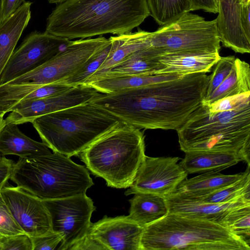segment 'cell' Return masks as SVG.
Instances as JSON below:
<instances>
[{
	"mask_svg": "<svg viewBox=\"0 0 250 250\" xmlns=\"http://www.w3.org/2000/svg\"><path fill=\"white\" fill-rule=\"evenodd\" d=\"M250 0L247 2H242L241 9V20L243 30L250 40Z\"/></svg>",
	"mask_w": 250,
	"mask_h": 250,
	"instance_id": "39",
	"label": "cell"
},
{
	"mask_svg": "<svg viewBox=\"0 0 250 250\" xmlns=\"http://www.w3.org/2000/svg\"><path fill=\"white\" fill-rule=\"evenodd\" d=\"M215 0L216 2V3H217V6H218V2H219L220 0Z\"/></svg>",
	"mask_w": 250,
	"mask_h": 250,
	"instance_id": "45",
	"label": "cell"
},
{
	"mask_svg": "<svg viewBox=\"0 0 250 250\" xmlns=\"http://www.w3.org/2000/svg\"><path fill=\"white\" fill-rule=\"evenodd\" d=\"M209 75L196 73L172 80L100 93L89 102L139 129L177 130L201 104Z\"/></svg>",
	"mask_w": 250,
	"mask_h": 250,
	"instance_id": "1",
	"label": "cell"
},
{
	"mask_svg": "<svg viewBox=\"0 0 250 250\" xmlns=\"http://www.w3.org/2000/svg\"><path fill=\"white\" fill-rule=\"evenodd\" d=\"M150 16L146 0H65L47 19L45 31L71 40L131 32Z\"/></svg>",
	"mask_w": 250,
	"mask_h": 250,
	"instance_id": "2",
	"label": "cell"
},
{
	"mask_svg": "<svg viewBox=\"0 0 250 250\" xmlns=\"http://www.w3.org/2000/svg\"><path fill=\"white\" fill-rule=\"evenodd\" d=\"M143 229L127 216L108 217L105 215L92 224L88 233L106 250H141Z\"/></svg>",
	"mask_w": 250,
	"mask_h": 250,
	"instance_id": "15",
	"label": "cell"
},
{
	"mask_svg": "<svg viewBox=\"0 0 250 250\" xmlns=\"http://www.w3.org/2000/svg\"><path fill=\"white\" fill-rule=\"evenodd\" d=\"M163 68L158 55L148 47L130 54L103 74L149 75L158 74Z\"/></svg>",
	"mask_w": 250,
	"mask_h": 250,
	"instance_id": "26",
	"label": "cell"
},
{
	"mask_svg": "<svg viewBox=\"0 0 250 250\" xmlns=\"http://www.w3.org/2000/svg\"><path fill=\"white\" fill-rule=\"evenodd\" d=\"M185 154L179 164L188 174L220 172L241 161L245 162L244 156L239 153L192 151Z\"/></svg>",
	"mask_w": 250,
	"mask_h": 250,
	"instance_id": "20",
	"label": "cell"
},
{
	"mask_svg": "<svg viewBox=\"0 0 250 250\" xmlns=\"http://www.w3.org/2000/svg\"><path fill=\"white\" fill-rule=\"evenodd\" d=\"M33 250H53L61 242L60 234L52 231L40 236L31 237Z\"/></svg>",
	"mask_w": 250,
	"mask_h": 250,
	"instance_id": "34",
	"label": "cell"
},
{
	"mask_svg": "<svg viewBox=\"0 0 250 250\" xmlns=\"http://www.w3.org/2000/svg\"><path fill=\"white\" fill-rule=\"evenodd\" d=\"M129 200L130 204L127 216L145 227L165 217L169 213L165 198L157 194L138 192Z\"/></svg>",
	"mask_w": 250,
	"mask_h": 250,
	"instance_id": "25",
	"label": "cell"
},
{
	"mask_svg": "<svg viewBox=\"0 0 250 250\" xmlns=\"http://www.w3.org/2000/svg\"><path fill=\"white\" fill-rule=\"evenodd\" d=\"M120 121L89 102L40 116L32 122L53 152L78 155Z\"/></svg>",
	"mask_w": 250,
	"mask_h": 250,
	"instance_id": "7",
	"label": "cell"
},
{
	"mask_svg": "<svg viewBox=\"0 0 250 250\" xmlns=\"http://www.w3.org/2000/svg\"><path fill=\"white\" fill-rule=\"evenodd\" d=\"M69 250H106L97 240L88 233L82 239L73 245Z\"/></svg>",
	"mask_w": 250,
	"mask_h": 250,
	"instance_id": "35",
	"label": "cell"
},
{
	"mask_svg": "<svg viewBox=\"0 0 250 250\" xmlns=\"http://www.w3.org/2000/svg\"><path fill=\"white\" fill-rule=\"evenodd\" d=\"M221 56L219 52L169 53L158 56L163 68L158 74H178L185 75L210 72Z\"/></svg>",
	"mask_w": 250,
	"mask_h": 250,
	"instance_id": "18",
	"label": "cell"
},
{
	"mask_svg": "<svg viewBox=\"0 0 250 250\" xmlns=\"http://www.w3.org/2000/svg\"><path fill=\"white\" fill-rule=\"evenodd\" d=\"M169 213L211 221L227 228L229 218L237 208L250 205V196L225 203H212L183 197L174 192L165 198Z\"/></svg>",
	"mask_w": 250,
	"mask_h": 250,
	"instance_id": "16",
	"label": "cell"
},
{
	"mask_svg": "<svg viewBox=\"0 0 250 250\" xmlns=\"http://www.w3.org/2000/svg\"><path fill=\"white\" fill-rule=\"evenodd\" d=\"M150 47L159 55L178 52H219L216 20L187 12L151 32Z\"/></svg>",
	"mask_w": 250,
	"mask_h": 250,
	"instance_id": "8",
	"label": "cell"
},
{
	"mask_svg": "<svg viewBox=\"0 0 250 250\" xmlns=\"http://www.w3.org/2000/svg\"><path fill=\"white\" fill-rule=\"evenodd\" d=\"M48 2L50 3H56L58 4L61 3L65 0H48Z\"/></svg>",
	"mask_w": 250,
	"mask_h": 250,
	"instance_id": "41",
	"label": "cell"
},
{
	"mask_svg": "<svg viewBox=\"0 0 250 250\" xmlns=\"http://www.w3.org/2000/svg\"><path fill=\"white\" fill-rule=\"evenodd\" d=\"M43 201L50 216L53 231L62 238L58 250H69L88 233L96 207L86 194Z\"/></svg>",
	"mask_w": 250,
	"mask_h": 250,
	"instance_id": "10",
	"label": "cell"
},
{
	"mask_svg": "<svg viewBox=\"0 0 250 250\" xmlns=\"http://www.w3.org/2000/svg\"><path fill=\"white\" fill-rule=\"evenodd\" d=\"M150 33L141 29L109 38L111 42V51L100 67L84 83L86 84L94 81L108 71L130 54L150 46Z\"/></svg>",
	"mask_w": 250,
	"mask_h": 250,
	"instance_id": "19",
	"label": "cell"
},
{
	"mask_svg": "<svg viewBox=\"0 0 250 250\" xmlns=\"http://www.w3.org/2000/svg\"><path fill=\"white\" fill-rule=\"evenodd\" d=\"M151 16L160 26L191 11L189 0H146Z\"/></svg>",
	"mask_w": 250,
	"mask_h": 250,
	"instance_id": "28",
	"label": "cell"
},
{
	"mask_svg": "<svg viewBox=\"0 0 250 250\" xmlns=\"http://www.w3.org/2000/svg\"><path fill=\"white\" fill-rule=\"evenodd\" d=\"M3 237V236H2V235H1L0 234V242H1V241L2 240Z\"/></svg>",
	"mask_w": 250,
	"mask_h": 250,
	"instance_id": "44",
	"label": "cell"
},
{
	"mask_svg": "<svg viewBox=\"0 0 250 250\" xmlns=\"http://www.w3.org/2000/svg\"><path fill=\"white\" fill-rule=\"evenodd\" d=\"M108 41L109 39L103 36L71 41L45 63L7 83L18 84L25 88L61 83L78 70Z\"/></svg>",
	"mask_w": 250,
	"mask_h": 250,
	"instance_id": "9",
	"label": "cell"
},
{
	"mask_svg": "<svg viewBox=\"0 0 250 250\" xmlns=\"http://www.w3.org/2000/svg\"><path fill=\"white\" fill-rule=\"evenodd\" d=\"M249 0H242V2L245 3V2H248Z\"/></svg>",
	"mask_w": 250,
	"mask_h": 250,
	"instance_id": "43",
	"label": "cell"
},
{
	"mask_svg": "<svg viewBox=\"0 0 250 250\" xmlns=\"http://www.w3.org/2000/svg\"><path fill=\"white\" fill-rule=\"evenodd\" d=\"M179 157L146 156L125 195L146 192L166 198L173 193L188 173L178 163Z\"/></svg>",
	"mask_w": 250,
	"mask_h": 250,
	"instance_id": "12",
	"label": "cell"
},
{
	"mask_svg": "<svg viewBox=\"0 0 250 250\" xmlns=\"http://www.w3.org/2000/svg\"><path fill=\"white\" fill-rule=\"evenodd\" d=\"M235 59L234 56L220 57L212 73L209 75L206 94L202 101L206 100L229 75Z\"/></svg>",
	"mask_w": 250,
	"mask_h": 250,
	"instance_id": "31",
	"label": "cell"
},
{
	"mask_svg": "<svg viewBox=\"0 0 250 250\" xmlns=\"http://www.w3.org/2000/svg\"><path fill=\"white\" fill-rule=\"evenodd\" d=\"M191 10H203L206 12L217 13L218 6L215 0H189Z\"/></svg>",
	"mask_w": 250,
	"mask_h": 250,
	"instance_id": "38",
	"label": "cell"
},
{
	"mask_svg": "<svg viewBox=\"0 0 250 250\" xmlns=\"http://www.w3.org/2000/svg\"><path fill=\"white\" fill-rule=\"evenodd\" d=\"M110 39L108 42L92 56L78 70L61 83L72 86L82 85L100 67L111 49Z\"/></svg>",
	"mask_w": 250,
	"mask_h": 250,
	"instance_id": "30",
	"label": "cell"
},
{
	"mask_svg": "<svg viewBox=\"0 0 250 250\" xmlns=\"http://www.w3.org/2000/svg\"><path fill=\"white\" fill-rule=\"evenodd\" d=\"M242 0H220L218 3L216 28L223 45L241 54L250 52V40L241 20Z\"/></svg>",
	"mask_w": 250,
	"mask_h": 250,
	"instance_id": "17",
	"label": "cell"
},
{
	"mask_svg": "<svg viewBox=\"0 0 250 250\" xmlns=\"http://www.w3.org/2000/svg\"><path fill=\"white\" fill-rule=\"evenodd\" d=\"M99 93L93 87L82 84L54 96L22 101L13 108L5 122L17 125L32 123L40 116L89 102Z\"/></svg>",
	"mask_w": 250,
	"mask_h": 250,
	"instance_id": "14",
	"label": "cell"
},
{
	"mask_svg": "<svg viewBox=\"0 0 250 250\" xmlns=\"http://www.w3.org/2000/svg\"><path fill=\"white\" fill-rule=\"evenodd\" d=\"M177 194L184 198L212 203H225L242 197L250 196V171L237 181L208 194L188 197Z\"/></svg>",
	"mask_w": 250,
	"mask_h": 250,
	"instance_id": "29",
	"label": "cell"
},
{
	"mask_svg": "<svg viewBox=\"0 0 250 250\" xmlns=\"http://www.w3.org/2000/svg\"><path fill=\"white\" fill-rule=\"evenodd\" d=\"M25 233L17 224L0 192V234L8 237Z\"/></svg>",
	"mask_w": 250,
	"mask_h": 250,
	"instance_id": "32",
	"label": "cell"
},
{
	"mask_svg": "<svg viewBox=\"0 0 250 250\" xmlns=\"http://www.w3.org/2000/svg\"><path fill=\"white\" fill-rule=\"evenodd\" d=\"M141 250H250V242L215 223L168 213L144 227Z\"/></svg>",
	"mask_w": 250,
	"mask_h": 250,
	"instance_id": "4",
	"label": "cell"
},
{
	"mask_svg": "<svg viewBox=\"0 0 250 250\" xmlns=\"http://www.w3.org/2000/svg\"></svg>",
	"mask_w": 250,
	"mask_h": 250,
	"instance_id": "47",
	"label": "cell"
},
{
	"mask_svg": "<svg viewBox=\"0 0 250 250\" xmlns=\"http://www.w3.org/2000/svg\"><path fill=\"white\" fill-rule=\"evenodd\" d=\"M79 155L86 168L108 187L129 188L146 156L144 134L120 121Z\"/></svg>",
	"mask_w": 250,
	"mask_h": 250,
	"instance_id": "5",
	"label": "cell"
},
{
	"mask_svg": "<svg viewBox=\"0 0 250 250\" xmlns=\"http://www.w3.org/2000/svg\"><path fill=\"white\" fill-rule=\"evenodd\" d=\"M5 119L3 118V116L0 115V131L5 124Z\"/></svg>",
	"mask_w": 250,
	"mask_h": 250,
	"instance_id": "40",
	"label": "cell"
},
{
	"mask_svg": "<svg viewBox=\"0 0 250 250\" xmlns=\"http://www.w3.org/2000/svg\"><path fill=\"white\" fill-rule=\"evenodd\" d=\"M31 6L24 2L0 25V76L31 19Z\"/></svg>",
	"mask_w": 250,
	"mask_h": 250,
	"instance_id": "22",
	"label": "cell"
},
{
	"mask_svg": "<svg viewBox=\"0 0 250 250\" xmlns=\"http://www.w3.org/2000/svg\"><path fill=\"white\" fill-rule=\"evenodd\" d=\"M1 2H2V0H0V24H1V20H0L1 16H0V15H1Z\"/></svg>",
	"mask_w": 250,
	"mask_h": 250,
	"instance_id": "42",
	"label": "cell"
},
{
	"mask_svg": "<svg viewBox=\"0 0 250 250\" xmlns=\"http://www.w3.org/2000/svg\"><path fill=\"white\" fill-rule=\"evenodd\" d=\"M0 246H1V242H0Z\"/></svg>",
	"mask_w": 250,
	"mask_h": 250,
	"instance_id": "46",
	"label": "cell"
},
{
	"mask_svg": "<svg viewBox=\"0 0 250 250\" xmlns=\"http://www.w3.org/2000/svg\"><path fill=\"white\" fill-rule=\"evenodd\" d=\"M71 42L46 31L27 36L14 51L0 76V84L11 81L46 62Z\"/></svg>",
	"mask_w": 250,
	"mask_h": 250,
	"instance_id": "11",
	"label": "cell"
},
{
	"mask_svg": "<svg viewBox=\"0 0 250 250\" xmlns=\"http://www.w3.org/2000/svg\"><path fill=\"white\" fill-rule=\"evenodd\" d=\"M183 76L168 73L149 75L104 74L84 85L93 87L100 93L109 94L124 89L175 80Z\"/></svg>",
	"mask_w": 250,
	"mask_h": 250,
	"instance_id": "23",
	"label": "cell"
},
{
	"mask_svg": "<svg viewBox=\"0 0 250 250\" xmlns=\"http://www.w3.org/2000/svg\"><path fill=\"white\" fill-rule=\"evenodd\" d=\"M250 92V66L236 58L233 67L227 78L202 103L210 104L225 98Z\"/></svg>",
	"mask_w": 250,
	"mask_h": 250,
	"instance_id": "27",
	"label": "cell"
},
{
	"mask_svg": "<svg viewBox=\"0 0 250 250\" xmlns=\"http://www.w3.org/2000/svg\"><path fill=\"white\" fill-rule=\"evenodd\" d=\"M0 193L15 221L31 237L53 231L43 200L18 187L5 186Z\"/></svg>",
	"mask_w": 250,
	"mask_h": 250,
	"instance_id": "13",
	"label": "cell"
},
{
	"mask_svg": "<svg viewBox=\"0 0 250 250\" xmlns=\"http://www.w3.org/2000/svg\"><path fill=\"white\" fill-rule=\"evenodd\" d=\"M250 170L231 175L219 172H208L190 179H186L178 186L175 192L185 197H193L212 193L229 186L243 178Z\"/></svg>",
	"mask_w": 250,
	"mask_h": 250,
	"instance_id": "24",
	"label": "cell"
},
{
	"mask_svg": "<svg viewBox=\"0 0 250 250\" xmlns=\"http://www.w3.org/2000/svg\"><path fill=\"white\" fill-rule=\"evenodd\" d=\"M14 162L5 156L0 157V191L10 179Z\"/></svg>",
	"mask_w": 250,
	"mask_h": 250,
	"instance_id": "37",
	"label": "cell"
},
{
	"mask_svg": "<svg viewBox=\"0 0 250 250\" xmlns=\"http://www.w3.org/2000/svg\"><path fill=\"white\" fill-rule=\"evenodd\" d=\"M0 250H33L31 237L25 233L3 237Z\"/></svg>",
	"mask_w": 250,
	"mask_h": 250,
	"instance_id": "33",
	"label": "cell"
},
{
	"mask_svg": "<svg viewBox=\"0 0 250 250\" xmlns=\"http://www.w3.org/2000/svg\"><path fill=\"white\" fill-rule=\"evenodd\" d=\"M42 200L86 194L94 184L87 168L58 152L20 158L10 179Z\"/></svg>",
	"mask_w": 250,
	"mask_h": 250,
	"instance_id": "6",
	"label": "cell"
},
{
	"mask_svg": "<svg viewBox=\"0 0 250 250\" xmlns=\"http://www.w3.org/2000/svg\"><path fill=\"white\" fill-rule=\"evenodd\" d=\"M184 152L211 151L242 154L250 167V99L233 108L213 110L201 104L177 130Z\"/></svg>",
	"mask_w": 250,
	"mask_h": 250,
	"instance_id": "3",
	"label": "cell"
},
{
	"mask_svg": "<svg viewBox=\"0 0 250 250\" xmlns=\"http://www.w3.org/2000/svg\"><path fill=\"white\" fill-rule=\"evenodd\" d=\"M24 2V0H2L1 23L13 14Z\"/></svg>",
	"mask_w": 250,
	"mask_h": 250,
	"instance_id": "36",
	"label": "cell"
},
{
	"mask_svg": "<svg viewBox=\"0 0 250 250\" xmlns=\"http://www.w3.org/2000/svg\"><path fill=\"white\" fill-rule=\"evenodd\" d=\"M51 153L46 145L25 135L16 124L5 123L0 131L1 156L14 155L20 158H24Z\"/></svg>",
	"mask_w": 250,
	"mask_h": 250,
	"instance_id": "21",
	"label": "cell"
}]
</instances>
